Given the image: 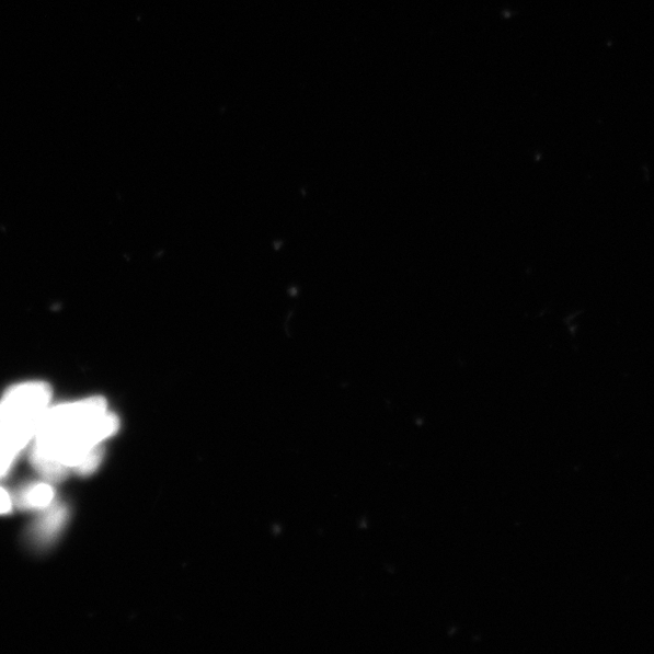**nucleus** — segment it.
Returning a JSON list of instances; mask_svg holds the SVG:
<instances>
[{
    "instance_id": "423d86ee",
    "label": "nucleus",
    "mask_w": 654,
    "mask_h": 654,
    "mask_svg": "<svg viewBox=\"0 0 654 654\" xmlns=\"http://www.w3.org/2000/svg\"><path fill=\"white\" fill-rule=\"evenodd\" d=\"M11 510H13V500L3 487H0V515H7Z\"/></svg>"
},
{
    "instance_id": "f257e3e1",
    "label": "nucleus",
    "mask_w": 654,
    "mask_h": 654,
    "mask_svg": "<svg viewBox=\"0 0 654 654\" xmlns=\"http://www.w3.org/2000/svg\"><path fill=\"white\" fill-rule=\"evenodd\" d=\"M119 426V418L101 397L50 406L38 423L31 451L77 474L103 441L118 433Z\"/></svg>"
},
{
    "instance_id": "7ed1b4c3",
    "label": "nucleus",
    "mask_w": 654,
    "mask_h": 654,
    "mask_svg": "<svg viewBox=\"0 0 654 654\" xmlns=\"http://www.w3.org/2000/svg\"><path fill=\"white\" fill-rule=\"evenodd\" d=\"M39 422H0V479L7 477L21 451H24L36 435Z\"/></svg>"
},
{
    "instance_id": "f03ea898",
    "label": "nucleus",
    "mask_w": 654,
    "mask_h": 654,
    "mask_svg": "<svg viewBox=\"0 0 654 654\" xmlns=\"http://www.w3.org/2000/svg\"><path fill=\"white\" fill-rule=\"evenodd\" d=\"M53 390L45 382H26L11 387L0 399V422H39L51 406Z\"/></svg>"
},
{
    "instance_id": "20e7f679",
    "label": "nucleus",
    "mask_w": 654,
    "mask_h": 654,
    "mask_svg": "<svg viewBox=\"0 0 654 654\" xmlns=\"http://www.w3.org/2000/svg\"><path fill=\"white\" fill-rule=\"evenodd\" d=\"M67 518L66 507L53 503L49 508L45 509L41 520L34 527V538L39 543H49L64 529Z\"/></svg>"
},
{
    "instance_id": "39448f33",
    "label": "nucleus",
    "mask_w": 654,
    "mask_h": 654,
    "mask_svg": "<svg viewBox=\"0 0 654 654\" xmlns=\"http://www.w3.org/2000/svg\"><path fill=\"white\" fill-rule=\"evenodd\" d=\"M55 498L53 487L47 483H36L21 490L16 504L22 509L45 510L51 506Z\"/></svg>"
}]
</instances>
